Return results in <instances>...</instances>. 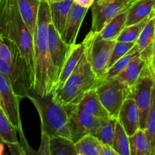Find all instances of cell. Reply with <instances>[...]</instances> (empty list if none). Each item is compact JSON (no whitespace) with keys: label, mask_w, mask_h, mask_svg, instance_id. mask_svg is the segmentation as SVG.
Wrapping results in <instances>:
<instances>
[{"label":"cell","mask_w":155,"mask_h":155,"mask_svg":"<svg viewBox=\"0 0 155 155\" xmlns=\"http://www.w3.org/2000/svg\"><path fill=\"white\" fill-rule=\"evenodd\" d=\"M5 153V146L4 142L0 141V155H3Z\"/></svg>","instance_id":"74e56055"},{"label":"cell","mask_w":155,"mask_h":155,"mask_svg":"<svg viewBox=\"0 0 155 155\" xmlns=\"http://www.w3.org/2000/svg\"><path fill=\"white\" fill-rule=\"evenodd\" d=\"M128 8L122 11L121 13L117 15L112 18L98 33L99 37L104 40L116 41L117 38L125 29L127 18Z\"/></svg>","instance_id":"7402d4cb"},{"label":"cell","mask_w":155,"mask_h":155,"mask_svg":"<svg viewBox=\"0 0 155 155\" xmlns=\"http://www.w3.org/2000/svg\"><path fill=\"white\" fill-rule=\"evenodd\" d=\"M96 1H104V0H96Z\"/></svg>","instance_id":"7bdbcfd3"},{"label":"cell","mask_w":155,"mask_h":155,"mask_svg":"<svg viewBox=\"0 0 155 155\" xmlns=\"http://www.w3.org/2000/svg\"><path fill=\"white\" fill-rule=\"evenodd\" d=\"M118 120L122 124L129 136L133 135L140 129V114L137 104L132 97L125 100L119 112Z\"/></svg>","instance_id":"5bb4252c"},{"label":"cell","mask_w":155,"mask_h":155,"mask_svg":"<svg viewBox=\"0 0 155 155\" xmlns=\"http://www.w3.org/2000/svg\"><path fill=\"white\" fill-rule=\"evenodd\" d=\"M135 1H136V0H130V2H135Z\"/></svg>","instance_id":"60d3db41"},{"label":"cell","mask_w":155,"mask_h":155,"mask_svg":"<svg viewBox=\"0 0 155 155\" xmlns=\"http://www.w3.org/2000/svg\"><path fill=\"white\" fill-rule=\"evenodd\" d=\"M51 155H77L74 142L69 138L61 136L50 137Z\"/></svg>","instance_id":"4316f807"},{"label":"cell","mask_w":155,"mask_h":155,"mask_svg":"<svg viewBox=\"0 0 155 155\" xmlns=\"http://www.w3.org/2000/svg\"><path fill=\"white\" fill-rule=\"evenodd\" d=\"M100 155H118V154L113 149L112 145L103 144L101 151H100Z\"/></svg>","instance_id":"e575fe53"},{"label":"cell","mask_w":155,"mask_h":155,"mask_svg":"<svg viewBox=\"0 0 155 155\" xmlns=\"http://www.w3.org/2000/svg\"><path fill=\"white\" fill-rule=\"evenodd\" d=\"M0 36L17 44L34 79L33 35L21 17L17 0H0Z\"/></svg>","instance_id":"7a4b0ae2"},{"label":"cell","mask_w":155,"mask_h":155,"mask_svg":"<svg viewBox=\"0 0 155 155\" xmlns=\"http://www.w3.org/2000/svg\"><path fill=\"white\" fill-rule=\"evenodd\" d=\"M16 128L12 124L2 107L0 106V140L5 145H13L19 142L17 137Z\"/></svg>","instance_id":"484cf974"},{"label":"cell","mask_w":155,"mask_h":155,"mask_svg":"<svg viewBox=\"0 0 155 155\" xmlns=\"http://www.w3.org/2000/svg\"><path fill=\"white\" fill-rule=\"evenodd\" d=\"M0 106L2 107V101H1V97H0Z\"/></svg>","instance_id":"ab89813d"},{"label":"cell","mask_w":155,"mask_h":155,"mask_svg":"<svg viewBox=\"0 0 155 155\" xmlns=\"http://www.w3.org/2000/svg\"><path fill=\"white\" fill-rule=\"evenodd\" d=\"M100 80L93 71L85 52L62 88L54 91L55 99L65 107L78 105L88 91L97 88Z\"/></svg>","instance_id":"277c9868"},{"label":"cell","mask_w":155,"mask_h":155,"mask_svg":"<svg viewBox=\"0 0 155 155\" xmlns=\"http://www.w3.org/2000/svg\"><path fill=\"white\" fill-rule=\"evenodd\" d=\"M116 122L117 118L112 116L100 119V124L94 136L102 144L112 145Z\"/></svg>","instance_id":"d4e9b609"},{"label":"cell","mask_w":155,"mask_h":155,"mask_svg":"<svg viewBox=\"0 0 155 155\" xmlns=\"http://www.w3.org/2000/svg\"><path fill=\"white\" fill-rule=\"evenodd\" d=\"M154 80L150 63L145 68L138 81L131 88V95L135 100L140 114V129L145 130L147 117L153 98Z\"/></svg>","instance_id":"ba28073f"},{"label":"cell","mask_w":155,"mask_h":155,"mask_svg":"<svg viewBox=\"0 0 155 155\" xmlns=\"http://www.w3.org/2000/svg\"><path fill=\"white\" fill-rule=\"evenodd\" d=\"M151 146V155H155V83L153 89V98L147 117L145 128Z\"/></svg>","instance_id":"4dcf8cb0"},{"label":"cell","mask_w":155,"mask_h":155,"mask_svg":"<svg viewBox=\"0 0 155 155\" xmlns=\"http://www.w3.org/2000/svg\"><path fill=\"white\" fill-rule=\"evenodd\" d=\"M41 0H17L18 8L31 34H34Z\"/></svg>","instance_id":"44dd1931"},{"label":"cell","mask_w":155,"mask_h":155,"mask_svg":"<svg viewBox=\"0 0 155 155\" xmlns=\"http://www.w3.org/2000/svg\"><path fill=\"white\" fill-rule=\"evenodd\" d=\"M96 92L109 114L117 118L125 100L130 96L131 88L115 77L100 80Z\"/></svg>","instance_id":"8992f818"},{"label":"cell","mask_w":155,"mask_h":155,"mask_svg":"<svg viewBox=\"0 0 155 155\" xmlns=\"http://www.w3.org/2000/svg\"><path fill=\"white\" fill-rule=\"evenodd\" d=\"M102 142L93 135L88 134L74 143L77 155H100Z\"/></svg>","instance_id":"cb8c5ba5"},{"label":"cell","mask_w":155,"mask_h":155,"mask_svg":"<svg viewBox=\"0 0 155 155\" xmlns=\"http://www.w3.org/2000/svg\"><path fill=\"white\" fill-rule=\"evenodd\" d=\"M0 141H1V140H0Z\"/></svg>","instance_id":"ee69618b"},{"label":"cell","mask_w":155,"mask_h":155,"mask_svg":"<svg viewBox=\"0 0 155 155\" xmlns=\"http://www.w3.org/2000/svg\"><path fill=\"white\" fill-rule=\"evenodd\" d=\"M50 137L45 132H41V142L40 145L37 155H51L50 145Z\"/></svg>","instance_id":"d6a6232c"},{"label":"cell","mask_w":155,"mask_h":155,"mask_svg":"<svg viewBox=\"0 0 155 155\" xmlns=\"http://www.w3.org/2000/svg\"><path fill=\"white\" fill-rule=\"evenodd\" d=\"M86 42H85L84 39L81 43H75L74 45H71L69 54L64 63L62 71L59 74L57 84H56V89L54 91L62 88L67 79L74 72V71L78 65L79 62L81 60L82 57L86 52Z\"/></svg>","instance_id":"9a60e30c"},{"label":"cell","mask_w":155,"mask_h":155,"mask_svg":"<svg viewBox=\"0 0 155 155\" xmlns=\"http://www.w3.org/2000/svg\"><path fill=\"white\" fill-rule=\"evenodd\" d=\"M150 70H151L152 75H153V80H154V83H155V45H153V54H152L151 59H150Z\"/></svg>","instance_id":"8d00e7d4"},{"label":"cell","mask_w":155,"mask_h":155,"mask_svg":"<svg viewBox=\"0 0 155 155\" xmlns=\"http://www.w3.org/2000/svg\"><path fill=\"white\" fill-rule=\"evenodd\" d=\"M150 62L140 56V54L133 58L126 68L116 77L122 82L132 88L136 83L143 71Z\"/></svg>","instance_id":"ffe728a7"},{"label":"cell","mask_w":155,"mask_h":155,"mask_svg":"<svg viewBox=\"0 0 155 155\" xmlns=\"http://www.w3.org/2000/svg\"><path fill=\"white\" fill-rule=\"evenodd\" d=\"M27 98L37 110L41 122V132L46 133L50 137L61 136L71 139L68 112L65 106L56 101L54 92L41 96L32 89Z\"/></svg>","instance_id":"3957f363"},{"label":"cell","mask_w":155,"mask_h":155,"mask_svg":"<svg viewBox=\"0 0 155 155\" xmlns=\"http://www.w3.org/2000/svg\"><path fill=\"white\" fill-rule=\"evenodd\" d=\"M155 34V11L151 13L147 24L140 33L135 45L138 47L140 56L150 61L153 51Z\"/></svg>","instance_id":"2e32d148"},{"label":"cell","mask_w":155,"mask_h":155,"mask_svg":"<svg viewBox=\"0 0 155 155\" xmlns=\"http://www.w3.org/2000/svg\"><path fill=\"white\" fill-rule=\"evenodd\" d=\"M150 15H151V14L145 19L141 21V22L125 27L124 30L122 31L119 37L117 38L116 41L125 42H136L140 33H141L143 28L148 21Z\"/></svg>","instance_id":"f546056e"},{"label":"cell","mask_w":155,"mask_h":155,"mask_svg":"<svg viewBox=\"0 0 155 155\" xmlns=\"http://www.w3.org/2000/svg\"><path fill=\"white\" fill-rule=\"evenodd\" d=\"M88 9L89 8L79 5L76 3L73 4L67 19L64 31L61 36L65 43L68 45H73L76 43V39L79 30Z\"/></svg>","instance_id":"4fadbf2b"},{"label":"cell","mask_w":155,"mask_h":155,"mask_svg":"<svg viewBox=\"0 0 155 155\" xmlns=\"http://www.w3.org/2000/svg\"><path fill=\"white\" fill-rule=\"evenodd\" d=\"M112 146L118 155H130L129 136L125 131L124 128L118 119L115 124V133H114Z\"/></svg>","instance_id":"f1b7e54d"},{"label":"cell","mask_w":155,"mask_h":155,"mask_svg":"<svg viewBox=\"0 0 155 155\" xmlns=\"http://www.w3.org/2000/svg\"><path fill=\"white\" fill-rule=\"evenodd\" d=\"M68 114V129L71 139L75 143L86 135L94 136L100 119L84 113L77 105L65 106Z\"/></svg>","instance_id":"30bf717a"},{"label":"cell","mask_w":155,"mask_h":155,"mask_svg":"<svg viewBox=\"0 0 155 155\" xmlns=\"http://www.w3.org/2000/svg\"><path fill=\"white\" fill-rule=\"evenodd\" d=\"M130 155H151V146L145 130L139 129L129 136Z\"/></svg>","instance_id":"603a6c76"},{"label":"cell","mask_w":155,"mask_h":155,"mask_svg":"<svg viewBox=\"0 0 155 155\" xmlns=\"http://www.w3.org/2000/svg\"><path fill=\"white\" fill-rule=\"evenodd\" d=\"M48 48L56 86L59 74L69 54L71 45L65 43L51 21L48 25Z\"/></svg>","instance_id":"7c38bea8"},{"label":"cell","mask_w":155,"mask_h":155,"mask_svg":"<svg viewBox=\"0 0 155 155\" xmlns=\"http://www.w3.org/2000/svg\"><path fill=\"white\" fill-rule=\"evenodd\" d=\"M153 45H155V34H154V44H153Z\"/></svg>","instance_id":"b9f144b4"},{"label":"cell","mask_w":155,"mask_h":155,"mask_svg":"<svg viewBox=\"0 0 155 155\" xmlns=\"http://www.w3.org/2000/svg\"><path fill=\"white\" fill-rule=\"evenodd\" d=\"M77 107L84 113L99 119H103L110 116L100 102L96 89L88 91Z\"/></svg>","instance_id":"e0dca14e"},{"label":"cell","mask_w":155,"mask_h":155,"mask_svg":"<svg viewBox=\"0 0 155 155\" xmlns=\"http://www.w3.org/2000/svg\"><path fill=\"white\" fill-rule=\"evenodd\" d=\"M50 3V19L55 28L62 36L67 19L72 8L73 0H62Z\"/></svg>","instance_id":"ac0fdd59"},{"label":"cell","mask_w":155,"mask_h":155,"mask_svg":"<svg viewBox=\"0 0 155 155\" xmlns=\"http://www.w3.org/2000/svg\"><path fill=\"white\" fill-rule=\"evenodd\" d=\"M9 148V151H10L11 154L13 155H25V152L23 150L22 147H21L20 142L17 144H13V145H7Z\"/></svg>","instance_id":"836d02e7"},{"label":"cell","mask_w":155,"mask_h":155,"mask_svg":"<svg viewBox=\"0 0 155 155\" xmlns=\"http://www.w3.org/2000/svg\"><path fill=\"white\" fill-rule=\"evenodd\" d=\"M50 3L41 0L38 12L36 29L33 36L34 54V84L33 90L45 96L56 88L54 72L48 48V25L50 22Z\"/></svg>","instance_id":"6da1fadb"},{"label":"cell","mask_w":155,"mask_h":155,"mask_svg":"<svg viewBox=\"0 0 155 155\" xmlns=\"http://www.w3.org/2000/svg\"><path fill=\"white\" fill-rule=\"evenodd\" d=\"M86 54L97 77L102 80L108 70V64L115 41L104 40L98 33L90 31L84 38Z\"/></svg>","instance_id":"52a82bcc"},{"label":"cell","mask_w":155,"mask_h":155,"mask_svg":"<svg viewBox=\"0 0 155 155\" xmlns=\"http://www.w3.org/2000/svg\"><path fill=\"white\" fill-rule=\"evenodd\" d=\"M135 45V42H125L115 41V45L112 50L110 58H109V64H108V69L115 63L116 61L121 58L122 57L127 54ZM108 71V70H107Z\"/></svg>","instance_id":"1f68e13d"},{"label":"cell","mask_w":155,"mask_h":155,"mask_svg":"<svg viewBox=\"0 0 155 155\" xmlns=\"http://www.w3.org/2000/svg\"><path fill=\"white\" fill-rule=\"evenodd\" d=\"M62 1V0H48L49 2H59Z\"/></svg>","instance_id":"f35d334b"},{"label":"cell","mask_w":155,"mask_h":155,"mask_svg":"<svg viewBox=\"0 0 155 155\" xmlns=\"http://www.w3.org/2000/svg\"><path fill=\"white\" fill-rule=\"evenodd\" d=\"M132 4L130 0H95L91 6L92 13L91 31L100 33L112 18L129 8Z\"/></svg>","instance_id":"9c48e42d"},{"label":"cell","mask_w":155,"mask_h":155,"mask_svg":"<svg viewBox=\"0 0 155 155\" xmlns=\"http://www.w3.org/2000/svg\"><path fill=\"white\" fill-rule=\"evenodd\" d=\"M0 97H1L2 107L12 125L16 128L20 141L24 140V133L20 117L19 104L22 99L14 92L12 86L5 77L0 74Z\"/></svg>","instance_id":"8fae6325"},{"label":"cell","mask_w":155,"mask_h":155,"mask_svg":"<svg viewBox=\"0 0 155 155\" xmlns=\"http://www.w3.org/2000/svg\"><path fill=\"white\" fill-rule=\"evenodd\" d=\"M140 53L138 49V47L136 45L133 46V48L129 51L126 54H125L123 57L119 59L118 61L115 62L110 68L108 69L106 71V74H105L104 77L102 80H105V79H112L115 78L119 75L120 73L127 67V65L133 60L135 57L138 55Z\"/></svg>","instance_id":"83f0119b"},{"label":"cell","mask_w":155,"mask_h":155,"mask_svg":"<svg viewBox=\"0 0 155 155\" xmlns=\"http://www.w3.org/2000/svg\"><path fill=\"white\" fill-rule=\"evenodd\" d=\"M13 60L8 63L0 60V74L5 77L14 92L20 98H27L30 89H33L34 79L28 63L21 54L17 44L13 42Z\"/></svg>","instance_id":"5b68a950"},{"label":"cell","mask_w":155,"mask_h":155,"mask_svg":"<svg viewBox=\"0 0 155 155\" xmlns=\"http://www.w3.org/2000/svg\"><path fill=\"white\" fill-rule=\"evenodd\" d=\"M155 11V0H136L128 8L126 26L141 22Z\"/></svg>","instance_id":"d6986e66"},{"label":"cell","mask_w":155,"mask_h":155,"mask_svg":"<svg viewBox=\"0 0 155 155\" xmlns=\"http://www.w3.org/2000/svg\"><path fill=\"white\" fill-rule=\"evenodd\" d=\"M73 1H74V3H76L79 5L90 8L95 0H73Z\"/></svg>","instance_id":"d590c367"}]
</instances>
